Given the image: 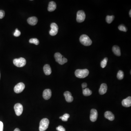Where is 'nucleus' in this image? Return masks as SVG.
I'll use <instances>...</instances> for the list:
<instances>
[{
  "label": "nucleus",
  "instance_id": "obj_1",
  "mask_svg": "<svg viewBox=\"0 0 131 131\" xmlns=\"http://www.w3.org/2000/svg\"><path fill=\"white\" fill-rule=\"evenodd\" d=\"M89 73L88 70L87 69H77L75 72V75L77 78H84L87 77Z\"/></svg>",
  "mask_w": 131,
  "mask_h": 131
},
{
  "label": "nucleus",
  "instance_id": "obj_2",
  "mask_svg": "<svg viewBox=\"0 0 131 131\" xmlns=\"http://www.w3.org/2000/svg\"><path fill=\"white\" fill-rule=\"evenodd\" d=\"M80 42L85 46H89L92 43V41L89 37L87 35H82L80 38Z\"/></svg>",
  "mask_w": 131,
  "mask_h": 131
},
{
  "label": "nucleus",
  "instance_id": "obj_3",
  "mask_svg": "<svg viewBox=\"0 0 131 131\" xmlns=\"http://www.w3.org/2000/svg\"><path fill=\"white\" fill-rule=\"evenodd\" d=\"M49 124V121L47 118L42 119L40 122L39 130L40 131H45L47 129Z\"/></svg>",
  "mask_w": 131,
  "mask_h": 131
},
{
  "label": "nucleus",
  "instance_id": "obj_4",
  "mask_svg": "<svg viewBox=\"0 0 131 131\" xmlns=\"http://www.w3.org/2000/svg\"><path fill=\"white\" fill-rule=\"evenodd\" d=\"M54 58L56 61L61 65H63L67 62V59L64 58L59 52H56L54 54Z\"/></svg>",
  "mask_w": 131,
  "mask_h": 131
},
{
  "label": "nucleus",
  "instance_id": "obj_5",
  "mask_svg": "<svg viewBox=\"0 0 131 131\" xmlns=\"http://www.w3.org/2000/svg\"><path fill=\"white\" fill-rule=\"evenodd\" d=\"M13 63L15 66L18 67H23L25 65L26 61L24 58H20L14 59L13 60Z\"/></svg>",
  "mask_w": 131,
  "mask_h": 131
},
{
  "label": "nucleus",
  "instance_id": "obj_6",
  "mask_svg": "<svg viewBox=\"0 0 131 131\" xmlns=\"http://www.w3.org/2000/svg\"><path fill=\"white\" fill-rule=\"evenodd\" d=\"M86 15L84 11L80 10L78 11L76 14V21L79 23H82L85 20Z\"/></svg>",
  "mask_w": 131,
  "mask_h": 131
},
{
  "label": "nucleus",
  "instance_id": "obj_7",
  "mask_svg": "<svg viewBox=\"0 0 131 131\" xmlns=\"http://www.w3.org/2000/svg\"><path fill=\"white\" fill-rule=\"evenodd\" d=\"M51 28V30L49 32V34L51 36H55L57 34L58 30V27L57 24L55 23H53L50 25Z\"/></svg>",
  "mask_w": 131,
  "mask_h": 131
},
{
  "label": "nucleus",
  "instance_id": "obj_8",
  "mask_svg": "<svg viewBox=\"0 0 131 131\" xmlns=\"http://www.w3.org/2000/svg\"><path fill=\"white\" fill-rule=\"evenodd\" d=\"M14 110L16 114L18 116H20L23 111V107L22 105L19 103H16L14 107Z\"/></svg>",
  "mask_w": 131,
  "mask_h": 131
},
{
  "label": "nucleus",
  "instance_id": "obj_9",
  "mask_svg": "<svg viewBox=\"0 0 131 131\" xmlns=\"http://www.w3.org/2000/svg\"><path fill=\"white\" fill-rule=\"evenodd\" d=\"M25 88V84L23 83H19L14 87V91L16 93H20L23 91Z\"/></svg>",
  "mask_w": 131,
  "mask_h": 131
},
{
  "label": "nucleus",
  "instance_id": "obj_10",
  "mask_svg": "<svg viewBox=\"0 0 131 131\" xmlns=\"http://www.w3.org/2000/svg\"><path fill=\"white\" fill-rule=\"evenodd\" d=\"M90 113V120L91 121L93 122L96 121L98 116L97 110L95 109H92L91 110Z\"/></svg>",
  "mask_w": 131,
  "mask_h": 131
},
{
  "label": "nucleus",
  "instance_id": "obj_11",
  "mask_svg": "<svg viewBox=\"0 0 131 131\" xmlns=\"http://www.w3.org/2000/svg\"><path fill=\"white\" fill-rule=\"evenodd\" d=\"M51 96V91L49 89H47L43 91V96L45 100H48L50 99Z\"/></svg>",
  "mask_w": 131,
  "mask_h": 131
},
{
  "label": "nucleus",
  "instance_id": "obj_12",
  "mask_svg": "<svg viewBox=\"0 0 131 131\" xmlns=\"http://www.w3.org/2000/svg\"><path fill=\"white\" fill-rule=\"evenodd\" d=\"M123 106L125 107H129L131 106V97L129 96L126 99L123 100L122 102Z\"/></svg>",
  "mask_w": 131,
  "mask_h": 131
},
{
  "label": "nucleus",
  "instance_id": "obj_13",
  "mask_svg": "<svg viewBox=\"0 0 131 131\" xmlns=\"http://www.w3.org/2000/svg\"><path fill=\"white\" fill-rule=\"evenodd\" d=\"M64 96L66 100L68 102H71L73 100V97L72 96L70 92L68 91H66L64 93Z\"/></svg>",
  "mask_w": 131,
  "mask_h": 131
},
{
  "label": "nucleus",
  "instance_id": "obj_14",
  "mask_svg": "<svg viewBox=\"0 0 131 131\" xmlns=\"http://www.w3.org/2000/svg\"><path fill=\"white\" fill-rule=\"evenodd\" d=\"M27 22L29 25H34L37 24L38 22V19L35 16L30 17L27 19Z\"/></svg>",
  "mask_w": 131,
  "mask_h": 131
},
{
  "label": "nucleus",
  "instance_id": "obj_15",
  "mask_svg": "<svg viewBox=\"0 0 131 131\" xmlns=\"http://www.w3.org/2000/svg\"><path fill=\"white\" fill-rule=\"evenodd\" d=\"M107 85L105 83H102L101 84L99 89V93L101 95H103L106 93L107 91Z\"/></svg>",
  "mask_w": 131,
  "mask_h": 131
},
{
  "label": "nucleus",
  "instance_id": "obj_16",
  "mask_svg": "<svg viewBox=\"0 0 131 131\" xmlns=\"http://www.w3.org/2000/svg\"><path fill=\"white\" fill-rule=\"evenodd\" d=\"M105 116L106 119L110 121L114 120L115 118L114 115L110 111H107L105 113Z\"/></svg>",
  "mask_w": 131,
  "mask_h": 131
},
{
  "label": "nucleus",
  "instance_id": "obj_17",
  "mask_svg": "<svg viewBox=\"0 0 131 131\" xmlns=\"http://www.w3.org/2000/svg\"><path fill=\"white\" fill-rule=\"evenodd\" d=\"M43 71L45 74L47 76L50 75L51 73V69L50 66L48 64L45 65L43 67Z\"/></svg>",
  "mask_w": 131,
  "mask_h": 131
},
{
  "label": "nucleus",
  "instance_id": "obj_18",
  "mask_svg": "<svg viewBox=\"0 0 131 131\" xmlns=\"http://www.w3.org/2000/svg\"><path fill=\"white\" fill-rule=\"evenodd\" d=\"M112 51L117 56H120L121 55L120 49L118 45H115L112 48Z\"/></svg>",
  "mask_w": 131,
  "mask_h": 131
},
{
  "label": "nucleus",
  "instance_id": "obj_19",
  "mask_svg": "<svg viewBox=\"0 0 131 131\" xmlns=\"http://www.w3.org/2000/svg\"><path fill=\"white\" fill-rule=\"evenodd\" d=\"M56 5L55 3L53 1H51L49 3L48 7V10L50 12L54 11L56 9Z\"/></svg>",
  "mask_w": 131,
  "mask_h": 131
},
{
  "label": "nucleus",
  "instance_id": "obj_20",
  "mask_svg": "<svg viewBox=\"0 0 131 131\" xmlns=\"http://www.w3.org/2000/svg\"><path fill=\"white\" fill-rule=\"evenodd\" d=\"M92 93V91L88 88H85L83 90V94L85 96H89Z\"/></svg>",
  "mask_w": 131,
  "mask_h": 131
},
{
  "label": "nucleus",
  "instance_id": "obj_21",
  "mask_svg": "<svg viewBox=\"0 0 131 131\" xmlns=\"http://www.w3.org/2000/svg\"><path fill=\"white\" fill-rule=\"evenodd\" d=\"M124 73L122 71L120 70L118 72L117 74V78L118 80H122L124 78Z\"/></svg>",
  "mask_w": 131,
  "mask_h": 131
},
{
  "label": "nucleus",
  "instance_id": "obj_22",
  "mask_svg": "<svg viewBox=\"0 0 131 131\" xmlns=\"http://www.w3.org/2000/svg\"><path fill=\"white\" fill-rule=\"evenodd\" d=\"M114 19V15H107L106 17V21L107 23L110 24L113 22Z\"/></svg>",
  "mask_w": 131,
  "mask_h": 131
},
{
  "label": "nucleus",
  "instance_id": "obj_23",
  "mask_svg": "<svg viewBox=\"0 0 131 131\" xmlns=\"http://www.w3.org/2000/svg\"><path fill=\"white\" fill-rule=\"evenodd\" d=\"M107 61H108V58H105L101 61V66L102 68H105L107 64Z\"/></svg>",
  "mask_w": 131,
  "mask_h": 131
},
{
  "label": "nucleus",
  "instance_id": "obj_24",
  "mask_svg": "<svg viewBox=\"0 0 131 131\" xmlns=\"http://www.w3.org/2000/svg\"><path fill=\"white\" fill-rule=\"evenodd\" d=\"M70 117V115L68 114H65L60 116V119H62V121H68V118Z\"/></svg>",
  "mask_w": 131,
  "mask_h": 131
},
{
  "label": "nucleus",
  "instance_id": "obj_25",
  "mask_svg": "<svg viewBox=\"0 0 131 131\" xmlns=\"http://www.w3.org/2000/svg\"><path fill=\"white\" fill-rule=\"evenodd\" d=\"M29 42L30 43H33L36 45H38L39 43V41L36 38L31 39H30Z\"/></svg>",
  "mask_w": 131,
  "mask_h": 131
},
{
  "label": "nucleus",
  "instance_id": "obj_26",
  "mask_svg": "<svg viewBox=\"0 0 131 131\" xmlns=\"http://www.w3.org/2000/svg\"><path fill=\"white\" fill-rule=\"evenodd\" d=\"M118 28L119 30L121 31H123L124 32H126L127 31V29L125 26H124L123 25H119Z\"/></svg>",
  "mask_w": 131,
  "mask_h": 131
},
{
  "label": "nucleus",
  "instance_id": "obj_27",
  "mask_svg": "<svg viewBox=\"0 0 131 131\" xmlns=\"http://www.w3.org/2000/svg\"><path fill=\"white\" fill-rule=\"evenodd\" d=\"M20 34H21L19 30H18V29H16L15 30V32L14 34V36H16V37H18V36H19L20 35Z\"/></svg>",
  "mask_w": 131,
  "mask_h": 131
},
{
  "label": "nucleus",
  "instance_id": "obj_28",
  "mask_svg": "<svg viewBox=\"0 0 131 131\" xmlns=\"http://www.w3.org/2000/svg\"><path fill=\"white\" fill-rule=\"evenodd\" d=\"M56 129L58 131H66L65 129L62 126L60 125L56 127Z\"/></svg>",
  "mask_w": 131,
  "mask_h": 131
},
{
  "label": "nucleus",
  "instance_id": "obj_29",
  "mask_svg": "<svg viewBox=\"0 0 131 131\" xmlns=\"http://www.w3.org/2000/svg\"><path fill=\"white\" fill-rule=\"evenodd\" d=\"M5 16V12L3 10H0V19L4 18Z\"/></svg>",
  "mask_w": 131,
  "mask_h": 131
},
{
  "label": "nucleus",
  "instance_id": "obj_30",
  "mask_svg": "<svg viewBox=\"0 0 131 131\" xmlns=\"http://www.w3.org/2000/svg\"><path fill=\"white\" fill-rule=\"evenodd\" d=\"M3 124L2 121H0V131H3Z\"/></svg>",
  "mask_w": 131,
  "mask_h": 131
},
{
  "label": "nucleus",
  "instance_id": "obj_31",
  "mask_svg": "<svg viewBox=\"0 0 131 131\" xmlns=\"http://www.w3.org/2000/svg\"><path fill=\"white\" fill-rule=\"evenodd\" d=\"M87 86V84L86 83H84L82 84V87L83 89H85Z\"/></svg>",
  "mask_w": 131,
  "mask_h": 131
},
{
  "label": "nucleus",
  "instance_id": "obj_32",
  "mask_svg": "<svg viewBox=\"0 0 131 131\" xmlns=\"http://www.w3.org/2000/svg\"><path fill=\"white\" fill-rule=\"evenodd\" d=\"M14 131H20V130L18 128H16L15 130H14Z\"/></svg>",
  "mask_w": 131,
  "mask_h": 131
},
{
  "label": "nucleus",
  "instance_id": "obj_33",
  "mask_svg": "<svg viewBox=\"0 0 131 131\" xmlns=\"http://www.w3.org/2000/svg\"><path fill=\"white\" fill-rule=\"evenodd\" d=\"M129 15L130 16V17H131V10L129 12Z\"/></svg>",
  "mask_w": 131,
  "mask_h": 131
},
{
  "label": "nucleus",
  "instance_id": "obj_34",
  "mask_svg": "<svg viewBox=\"0 0 131 131\" xmlns=\"http://www.w3.org/2000/svg\"></svg>",
  "mask_w": 131,
  "mask_h": 131
}]
</instances>
